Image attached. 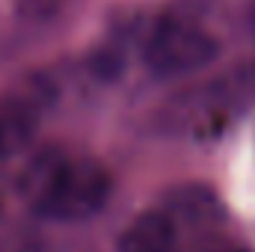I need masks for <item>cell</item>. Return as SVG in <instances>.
<instances>
[{"label": "cell", "instance_id": "11", "mask_svg": "<svg viewBox=\"0 0 255 252\" xmlns=\"http://www.w3.org/2000/svg\"><path fill=\"white\" fill-rule=\"evenodd\" d=\"M232 252H244V250H232Z\"/></svg>", "mask_w": 255, "mask_h": 252}, {"label": "cell", "instance_id": "6", "mask_svg": "<svg viewBox=\"0 0 255 252\" xmlns=\"http://www.w3.org/2000/svg\"><path fill=\"white\" fill-rule=\"evenodd\" d=\"M36 107L39 101L33 95H15L0 101V157L30 139V133L36 130Z\"/></svg>", "mask_w": 255, "mask_h": 252}, {"label": "cell", "instance_id": "4", "mask_svg": "<svg viewBox=\"0 0 255 252\" xmlns=\"http://www.w3.org/2000/svg\"><path fill=\"white\" fill-rule=\"evenodd\" d=\"M178 223L166 208L142 211L125 232L119 235V252H172Z\"/></svg>", "mask_w": 255, "mask_h": 252}, {"label": "cell", "instance_id": "10", "mask_svg": "<svg viewBox=\"0 0 255 252\" xmlns=\"http://www.w3.org/2000/svg\"><path fill=\"white\" fill-rule=\"evenodd\" d=\"M250 33H253V39H255V0H253V9H250Z\"/></svg>", "mask_w": 255, "mask_h": 252}, {"label": "cell", "instance_id": "5", "mask_svg": "<svg viewBox=\"0 0 255 252\" xmlns=\"http://www.w3.org/2000/svg\"><path fill=\"white\" fill-rule=\"evenodd\" d=\"M163 208L175 217V223H187V226H208L226 217L223 202L205 184H184V187L169 190V196L163 199Z\"/></svg>", "mask_w": 255, "mask_h": 252}, {"label": "cell", "instance_id": "9", "mask_svg": "<svg viewBox=\"0 0 255 252\" xmlns=\"http://www.w3.org/2000/svg\"><path fill=\"white\" fill-rule=\"evenodd\" d=\"M0 252H42V250L30 241H6V244H0Z\"/></svg>", "mask_w": 255, "mask_h": 252}, {"label": "cell", "instance_id": "7", "mask_svg": "<svg viewBox=\"0 0 255 252\" xmlns=\"http://www.w3.org/2000/svg\"><path fill=\"white\" fill-rule=\"evenodd\" d=\"M71 6V0H15V12L27 24H51Z\"/></svg>", "mask_w": 255, "mask_h": 252}, {"label": "cell", "instance_id": "8", "mask_svg": "<svg viewBox=\"0 0 255 252\" xmlns=\"http://www.w3.org/2000/svg\"><path fill=\"white\" fill-rule=\"evenodd\" d=\"M89 68L95 71V77H116L122 68H125V45L113 42L107 48H98L92 57H89Z\"/></svg>", "mask_w": 255, "mask_h": 252}, {"label": "cell", "instance_id": "1", "mask_svg": "<svg viewBox=\"0 0 255 252\" xmlns=\"http://www.w3.org/2000/svg\"><path fill=\"white\" fill-rule=\"evenodd\" d=\"M255 107V60L229 65L223 74L193 83L172 95L154 116L169 136L205 139L217 136Z\"/></svg>", "mask_w": 255, "mask_h": 252}, {"label": "cell", "instance_id": "2", "mask_svg": "<svg viewBox=\"0 0 255 252\" xmlns=\"http://www.w3.org/2000/svg\"><path fill=\"white\" fill-rule=\"evenodd\" d=\"M113 193V178L95 157L48 154L30 172V202L42 220L80 223L95 217Z\"/></svg>", "mask_w": 255, "mask_h": 252}, {"label": "cell", "instance_id": "3", "mask_svg": "<svg viewBox=\"0 0 255 252\" xmlns=\"http://www.w3.org/2000/svg\"><path fill=\"white\" fill-rule=\"evenodd\" d=\"M142 63L157 77H181L202 71L220 57V42L199 24L163 15L142 33Z\"/></svg>", "mask_w": 255, "mask_h": 252}]
</instances>
